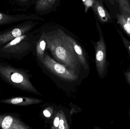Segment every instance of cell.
Wrapping results in <instances>:
<instances>
[{
    "mask_svg": "<svg viewBox=\"0 0 130 129\" xmlns=\"http://www.w3.org/2000/svg\"><path fill=\"white\" fill-rule=\"evenodd\" d=\"M47 49L58 62L75 73L79 62L68 34L61 29L45 33Z\"/></svg>",
    "mask_w": 130,
    "mask_h": 129,
    "instance_id": "6da1fadb",
    "label": "cell"
},
{
    "mask_svg": "<svg viewBox=\"0 0 130 129\" xmlns=\"http://www.w3.org/2000/svg\"><path fill=\"white\" fill-rule=\"evenodd\" d=\"M41 34L39 30L14 39L0 48V58L20 60L34 50Z\"/></svg>",
    "mask_w": 130,
    "mask_h": 129,
    "instance_id": "7a4b0ae2",
    "label": "cell"
},
{
    "mask_svg": "<svg viewBox=\"0 0 130 129\" xmlns=\"http://www.w3.org/2000/svg\"><path fill=\"white\" fill-rule=\"evenodd\" d=\"M30 75L25 70L7 62H0V78L14 88L24 91L42 95L33 85Z\"/></svg>",
    "mask_w": 130,
    "mask_h": 129,
    "instance_id": "3957f363",
    "label": "cell"
},
{
    "mask_svg": "<svg viewBox=\"0 0 130 129\" xmlns=\"http://www.w3.org/2000/svg\"><path fill=\"white\" fill-rule=\"evenodd\" d=\"M96 25L99 33V41L93 42L95 49V62L99 76L101 79L106 77L108 72L109 62L107 60V47L100 23L96 20Z\"/></svg>",
    "mask_w": 130,
    "mask_h": 129,
    "instance_id": "277c9868",
    "label": "cell"
},
{
    "mask_svg": "<svg viewBox=\"0 0 130 129\" xmlns=\"http://www.w3.org/2000/svg\"><path fill=\"white\" fill-rule=\"evenodd\" d=\"M37 23L32 20H26L0 32V48L14 39L32 31Z\"/></svg>",
    "mask_w": 130,
    "mask_h": 129,
    "instance_id": "5b68a950",
    "label": "cell"
},
{
    "mask_svg": "<svg viewBox=\"0 0 130 129\" xmlns=\"http://www.w3.org/2000/svg\"><path fill=\"white\" fill-rule=\"evenodd\" d=\"M42 63L47 69L61 79L69 82L78 79V76L75 72L56 61L48 55H44Z\"/></svg>",
    "mask_w": 130,
    "mask_h": 129,
    "instance_id": "8992f818",
    "label": "cell"
},
{
    "mask_svg": "<svg viewBox=\"0 0 130 129\" xmlns=\"http://www.w3.org/2000/svg\"><path fill=\"white\" fill-rule=\"evenodd\" d=\"M0 128L3 129H30L16 113H0Z\"/></svg>",
    "mask_w": 130,
    "mask_h": 129,
    "instance_id": "52a82bcc",
    "label": "cell"
},
{
    "mask_svg": "<svg viewBox=\"0 0 130 129\" xmlns=\"http://www.w3.org/2000/svg\"><path fill=\"white\" fill-rule=\"evenodd\" d=\"M43 20L42 18L35 14L30 15L22 14L14 15L8 14L0 12V26L8 25L20 21L27 20Z\"/></svg>",
    "mask_w": 130,
    "mask_h": 129,
    "instance_id": "ba28073f",
    "label": "cell"
},
{
    "mask_svg": "<svg viewBox=\"0 0 130 129\" xmlns=\"http://www.w3.org/2000/svg\"><path fill=\"white\" fill-rule=\"evenodd\" d=\"M91 7L97 20L101 23L103 24L112 22V18L105 8L102 0H93Z\"/></svg>",
    "mask_w": 130,
    "mask_h": 129,
    "instance_id": "9c48e42d",
    "label": "cell"
},
{
    "mask_svg": "<svg viewBox=\"0 0 130 129\" xmlns=\"http://www.w3.org/2000/svg\"><path fill=\"white\" fill-rule=\"evenodd\" d=\"M43 101L42 100L38 98L26 97H14L0 100L1 103L17 106H27L38 104Z\"/></svg>",
    "mask_w": 130,
    "mask_h": 129,
    "instance_id": "30bf717a",
    "label": "cell"
},
{
    "mask_svg": "<svg viewBox=\"0 0 130 129\" xmlns=\"http://www.w3.org/2000/svg\"><path fill=\"white\" fill-rule=\"evenodd\" d=\"M68 37L72 44L79 63L82 65L85 69L86 70L88 68V65L82 47L72 37L69 35H68Z\"/></svg>",
    "mask_w": 130,
    "mask_h": 129,
    "instance_id": "8fae6325",
    "label": "cell"
},
{
    "mask_svg": "<svg viewBox=\"0 0 130 129\" xmlns=\"http://www.w3.org/2000/svg\"><path fill=\"white\" fill-rule=\"evenodd\" d=\"M59 0H37L35 5L36 11L41 13H46L53 8Z\"/></svg>",
    "mask_w": 130,
    "mask_h": 129,
    "instance_id": "7c38bea8",
    "label": "cell"
},
{
    "mask_svg": "<svg viewBox=\"0 0 130 129\" xmlns=\"http://www.w3.org/2000/svg\"><path fill=\"white\" fill-rule=\"evenodd\" d=\"M45 33V31L42 32L40 37L37 41L36 47L37 57L41 63H42L43 60L45 50L47 45Z\"/></svg>",
    "mask_w": 130,
    "mask_h": 129,
    "instance_id": "4fadbf2b",
    "label": "cell"
},
{
    "mask_svg": "<svg viewBox=\"0 0 130 129\" xmlns=\"http://www.w3.org/2000/svg\"><path fill=\"white\" fill-rule=\"evenodd\" d=\"M117 22L123 28L130 38V27L127 24L126 19L123 14H118L117 15Z\"/></svg>",
    "mask_w": 130,
    "mask_h": 129,
    "instance_id": "5bb4252c",
    "label": "cell"
},
{
    "mask_svg": "<svg viewBox=\"0 0 130 129\" xmlns=\"http://www.w3.org/2000/svg\"><path fill=\"white\" fill-rule=\"evenodd\" d=\"M120 10L123 15H130V2L129 0H118Z\"/></svg>",
    "mask_w": 130,
    "mask_h": 129,
    "instance_id": "9a60e30c",
    "label": "cell"
},
{
    "mask_svg": "<svg viewBox=\"0 0 130 129\" xmlns=\"http://www.w3.org/2000/svg\"><path fill=\"white\" fill-rule=\"evenodd\" d=\"M10 4L16 7H26L33 3L34 0H7Z\"/></svg>",
    "mask_w": 130,
    "mask_h": 129,
    "instance_id": "2e32d148",
    "label": "cell"
},
{
    "mask_svg": "<svg viewBox=\"0 0 130 129\" xmlns=\"http://www.w3.org/2000/svg\"><path fill=\"white\" fill-rule=\"evenodd\" d=\"M60 120L58 129H68L69 128V126L68 125L66 118V116L63 111L60 110L59 111Z\"/></svg>",
    "mask_w": 130,
    "mask_h": 129,
    "instance_id": "e0dca14e",
    "label": "cell"
},
{
    "mask_svg": "<svg viewBox=\"0 0 130 129\" xmlns=\"http://www.w3.org/2000/svg\"><path fill=\"white\" fill-rule=\"evenodd\" d=\"M117 30L121 38L122 39L124 45V47H125L126 49L127 50L128 54L129 55L130 57V41L129 40H127L125 37H124L123 33H122L121 31L120 30L117 29Z\"/></svg>",
    "mask_w": 130,
    "mask_h": 129,
    "instance_id": "ac0fdd59",
    "label": "cell"
},
{
    "mask_svg": "<svg viewBox=\"0 0 130 129\" xmlns=\"http://www.w3.org/2000/svg\"><path fill=\"white\" fill-rule=\"evenodd\" d=\"M59 120H60V116H59V111L57 113L56 116L54 119L53 123V127H52V129H58Z\"/></svg>",
    "mask_w": 130,
    "mask_h": 129,
    "instance_id": "d6986e66",
    "label": "cell"
},
{
    "mask_svg": "<svg viewBox=\"0 0 130 129\" xmlns=\"http://www.w3.org/2000/svg\"><path fill=\"white\" fill-rule=\"evenodd\" d=\"M123 73L126 82L130 86V64L127 69L124 71Z\"/></svg>",
    "mask_w": 130,
    "mask_h": 129,
    "instance_id": "ffe728a7",
    "label": "cell"
},
{
    "mask_svg": "<svg viewBox=\"0 0 130 129\" xmlns=\"http://www.w3.org/2000/svg\"><path fill=\"white\" fill-rule=\"evenodd\" d=\"M83 4L85 6V12H87L89 8L92 6L93 0H82Z\"/></svg>",
    "mask_w": 130,
    "mask_h": 129,
    "instance_id": "44dd1931",
    "label": "cell"
},
{
    "mask_svg": "<svg viewBox=\"0 0 130 129\" xmlns=\"http://www.w3.org/2000/svg\"><path fill=\"white\" fill-rule=\"evenodd\" d=\"M43 114L44 116L47 118L50 117H51V114H52L50 112L49 110H48V109H45L43 111Z\"/></svg>",
    "mask_w": 130,
    "mask_h": 129,
    "instance_id": "7402d4cb",
    "label": "cell"
},
{
    "mask_svg": "<svg viewBox=\"0 0 130 129\" xmlns=\"http://www.w3.org/2000/svg\"><path fill=\"white\" fill-rule=\"evenodd\" d=\"M128 25L130 27V15H123Z\"/></svg>",
    "mask_w": 130,
    "mask_h": 129,
    "instance_id": "603a6c76",
    "label": "cell"
},
{
    "mask_svg": "<svg viewBox=\"0 0 130 129\" xmlns=\"http://www.w3.org/2000/svg\"><path fill=\"white\" fill-rule=\"evenodd\" d=\"M110 2L111 4H113L114 2V0H108Z\"/></svg>",
    "mask_w": 130,
    "mask_h": 129,
    "instance_id": "cb8c5ba5",
    "label": "cell"
},
{
    "mask_svg": "<svg viewBox=\"0 0 130 129\" xmlns=\"http://www.w3.org/2000/svg\"><path fill=\"white\" fill-rule=\"evenodd\" d=\"M128 114H129V117L130 119V107L129 108V113H128Z\"/></svg>",
    "mask_w": 130,
    "mask_h": 129,
    "instance_id": "d4e9b609",
    "label": "cell"
},
{
    "mask_svg": "<svg viewBox=\"0 0 130 129\" xmlns=\"http://www.w3.org/2000/svg\"><path fill=\"white\" fill-rule=\"evenodd\" d=\"M1 92H0V96H1Z\"/></svg>",
    "mask_w": 130,
    "mask_h": 129,
    "instance_id": "484cf974",
    "label": "cell"
}]
</instances>
